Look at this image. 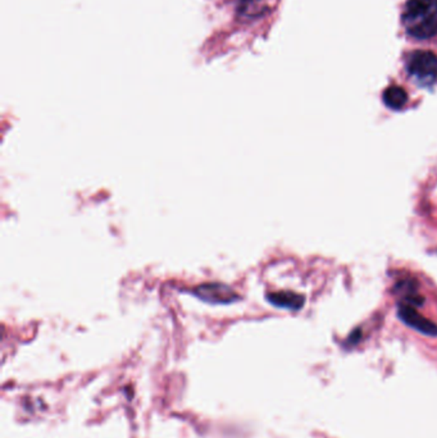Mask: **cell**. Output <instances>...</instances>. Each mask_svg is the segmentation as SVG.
Instances as JSON below:
<instances>
[{
  "label": "cell",
  "instance_id": "1",
  "mask_svg": "<svg viewBox=\"0 0 437 438\" xmlns=\"http://www.w3.org/2000/svg\"><path fill=\"white\" fill-rule=\"evenodd\" d=\"M406 33L417 40L437 35V0H408L401 13Z\"/></svg>",
  "mask_w": 437,
  "mask_h": 438
},
{
  "label": "cell",
  "instance_id": "2",
  "mask_svg": "<svg viewBox=\"0 0 437 438\" xmlns=\"http://www.w3.org/2000/svg\"><path fill=\"white\" fill-rule=\"evenodd\" d=\"M406 70L419 86H432L437 83V56L428 51H413L406 58Z\"/></svg>",
  "mask_w": 437,
  "mask_h": 438
},
{
  "label": "cell",
  "instance_id": "3",
  "mask_svg": "<svg viewBox=\"0 0 437 438\" xmlns=\"http://www.w3.org/2000/svg\"><path fill=\"white\" fill-rule=\"evenodd\" d=\"M194 295L210 304H232L240 296L223 283H204L194 290Z\"/></svg>",
  "mask_w": 437,
  "mask_h": 438
},
{
  "label": "cell",
  "instance_id": "4",
  "mask_svg": "<svg viewBox=\"0 0 437 438\" xmlns=\"http://www.w3.org/2000/svg\"><path fill=\"white\" fill-rule=\"evenodd\" d=\"M398 316L406 325H409L413 330H418L427 336H437V324L423 317L422 314H419L417 309L412 305H399Z\"/></svg>",
  "mask_w": 437,
  "mask_h": 438
},
{
  "label": "cell",
  "instance_id": "5",
  "mask_svg": "<svg viewBox=\"0 0 437 438\" xmlns=\"http://www.w3.org/2000/svg\"><path fill=\"white\" fill-rule=\"evenodd\" d=\"M267 298L271 304L279 308H285V309H292V311H298L304 303V298H302L298 293H294L290 291L273 292L268 293Z\"/></svg>",
  "mask_w": 437,
  "mask_h": 438
},
{
  "label": "cell",
  "instance_id": "6",
  "mask_svg": "<svg viewBox=\"0 0 437 438\" xmlns=\"http://www.w3.org/2000/svg\"><path fill=\"white\" fill-rule=\"evenodd\" d=\"M406 102H408V94L406 90L398 85L387 88L384 93V103L386 104L387 108L400 110L406 107Z\"/></svg>",
  "mask_w": 437,
  "mask_h": 438
}]
</instances>
